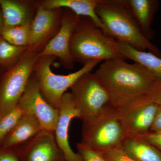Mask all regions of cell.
Wrapping results in <instances>:
<instances>
[{
	"label": "cell",
	"mask_w": 161,
	"mask_h": 161,
	"mask_svg": "<svg viewBox=\"0 0 161 161\" xmlns=\"http://www.w3.org/2000/svg\"><path fill=\"white\" fill-rule=\"evenodd\" d=\"M93 74L115 108L126 106L145 95L158 79L144 67L123 59L104 61Z\"/></svg>",
	"instance_id": "obj_1"
},
{
	"label": "cell",
	"mask_w": 161,
	"mask_h": 161,
	"mask_svg": "<svg viewBox=\"0 0 161 161\" xmlns=\"http://www.w3.org/2000/svg\"><path fill=\"white\" fill-rule=\"evenodd\" d=\"M95 11L108 36L139 50L147 49L161 58L158 48L141 32L126 0H98Z\"/></svg>",
	"instance_id": "obj_2"
},
{
	"label": "cell",
	"mask_w": 161,
	"mask_h": 161,
	"mask_svg": "<svg viewBox=\"0 0 161 161\" xmlns=\"http://www.w3.org/2000/svg\"><path fill=\"white\" fill-rule=\"evenodd\" d=\"M70 51L75 62L83 65L94 61L123 59L117 41L108 36L90 18L80 17L71 37Z\"/></svg>",
	"instance_id": "obj_3"
},
{
	"label": "cell",
	"mask_w": 161,
	"mask_h": 161,
	"mask_svg": "<svg viewBox=\"0 0 161 161\" xmlns=\"http://www.w3.org/2000/svg\"><path fill=\"white\" fill-rule=\"evenodd\" d=\"M80 143L101 153L122 147L127 137L119 109L112 107L89 120L83 122Z\"/></svg>",
	"instance_id": "obj_4"
},
{
	"label": "cell",
	"mask_w": 161,
	"mask_h": 161,
	"mask_svg": "<svg viewBox=\"0 0 161 161\" xmlns=\"http://www.w3.org/2000/svg\"><path fill=\"white\" fill-rule=\"evenodd\" d=\"M56 59L53 56L38 57L33 75L43 98L52 107L58 109L61 98L67 90L84 74L91 72L101 61H92L74 73L59 75L54 73L51 68Z\"/></svg>",
	"instance_id": "obj_5"
},
{
	"label": "cell",
	"mask_w": 161,
	"mask_h": 161,
	"mask_svg": "<svg viewBox=\"0 0 161 161\" xmlns=\"http://www.w3.org/2000/svg\"><path fill=\"white\" fill-rule=\"evenodd\" d=\"M39 52L28 47L13 66L0 77V115L14 109L33 74Z\"/></svg>",
	"instance_id": "obj_6"
},
{
	"label": "cell",
	"mask_w": 161,
	"mask_h": 161,
	"mask_svg": "<svg viewBox=\"0 0 161 161\" xmlns=\"http://www.w3.org/2000/svg\"><path fill=\"white\" fill-rule=\"evenodd\" d=\"M70 89L82 122L95 118L112 107L106 91L93 73L84 74Z\"/></svg>",
	"instance_id": "obj_7"
},
{
	"label": "cell",
	"mask_w": 161,
	"mask_h": 161,
	"mask_svg": "<svg viewBox=\"0 0 161 161\" xmlns=\"http://www.w3.org/2000/svg\"><path fill=\"white\" fill-rule=\"evenodd\" d=\"M18 105L24 113H30L37 119L42 130L54 133L59 110L52 107L43 98L33 75Z\"/></svg>",
	"instance_id": "obj_8"
},
{
	"label": "cell",
	"mask_w": 161,
	"mask_h": 161,
	"mask_svg": "<svg viewBox=\"0 0 161 161\" xmlns=\"http://www.w3.org/2000/svg\"><path fill=\"white\" fill-rule=\"evenodd\" d=\"M61 26L59 31L50 40L38 57L53 56L68 69L74 68L75 61L70 51V43L74 29L79 22L80 16L68 9H64Z\"/></svg>",
	"instance_id": "obj_9"
},
{
	"label": "cell",
	"mask_w": 161,
	"mask_h": 161,
	"mask_svg": "<svg viewBox=\"0 0 161 161\" xmlns=\"http://www.w3.org/2000/svg\"><path fill=\"white\" fill-rule=\"evenodd\" d=\"M64 10L45 9L38 1L36 13L31 23L30 47L40 53L42 51L59 31Z\"/></svg>",
	"instance_id": "obj_10"
},
{
	"label": "cell",
	"mask_w": 161,
	"mask_h": 161,
	"mask_svg": "<svg viewBox=\"0 0 161 161\" xmlns=\"http://www.w3.org/2000/svg\"><path fill=\"white\" fill-rule=\"evenodd\" d=\"M20 161H64L54 133L42 130L29 142L15 149Z\"/></svg>",
	"instance_id": "obj_11"
},
{
	"label": "cell",
	"mask_w": 161,
	"mask_h": 161,
	"mask_svg": "<svg viewBox=\"0 0 161 161\" xmlns=\"http://www.w3.org/2000/svg\"><path fill=\"white\" fill-rule=\"evenodd\" d=\"M58 110L59 118L54 134L64 159L65 161H81L78 153H75L72 150L69 140V130L71 122L74 119H80V117L71 92L64 93Z\"/></svg>",
	"instance_id": "obj_12"
},
{
	"label": "cell",
	"mask_w": 161,
	"mask_h": 161,
	"mask_svg": "<svg viewBox=\"0 0 161 161\" xmlns=\"http://www.w3.org/2000/svg\"><path fill=\"white\" fill-rule=\"evenodd\" d=\"M159 106L149 103L119 109L127 137H139L150 132Z\"/></svg>",
	"instance_id": "obj_13"
},
{
	"label": "cell",
	"mask_w": 161,
	"mask_h": 161,
	"mask_svg": "<svg viewBox=\"0 0 161 161\" xmlns=\"http://www.w3.org/2000/svg\"><path fill=\"white\" fill-rule=\"evenodd\" d=\"M38 5V1L0 0L4 28L31 23Z\"/></svg>",
	"instance_id": "obj_14"
},
{
	"label": "cell",
	"mask_w": 161,
	"mask_h": 161,
	"mask_svg": "<svg viewBox=\"0 0 161 161\" xmlns=\"http://www.w3.org/2000/svg\"><path fill=\"white\" fill-rule=\"evenodd\" d=\"M42 130L39 121L33 115L23 113L0 145V149L14 150L29 142Z\"/></svg>",
	"instance_id": "obj_15"
},
{
	"label": "cell",
	"mask_w": 161,
	"mask_h": 161,
	"mask_svg": "<svg viewBox=\"0 0 161 161\" xmlns=\"http://www.w3.org/2000/svg\"><path fill=\"white\" fill-rule=\"evenodd\" d=\"M126 1L141 32L145 38L150 41L154 35L151 25L159 3L157 0Z\"/></svg>",
	"instance_id": "obj_16"
},
{
	"label": "cell",
	"mask_w": 161,
	"mask_h": 161,
	"mask_svg": "<svg viewBox=\"0 0 161 161\" xmlns=\"http://www.w3.org/2000/svg\"><path fill=\"white\" fill-rule=\"evenodd\" d=\"M39 2L45 9H68L78 16L90 18L101 29L102 27L95 11L98 0H43Z\"/></svg>",
	"instance_id": "obj_17"
},
{
	"label": "cell",
	"mask_w": 161,
	"mask_h": 161,
	"mask_svg": "<svg viewBox=\"0 0 161 161\" xmlns=\"http://www.w3.org/2000/svg\"><path fill=\"white\" fill-rule=\"evenodd\" d=\"M121 54L147 69L157 79L161 80V58L150 52L135 49L125 43L117 41Z\"/></svg>",
	"instance_id": "obj_18"
},
{
	"label": "cell",
	"mask_w": 161,
	"mask_h": 161,
	"mask_svg": "<svg viewBox=\"0 0 161 161\" xmlns=\"http://www.w3.org/2000/svg\"><path fill=\"white\" fill-rule=\"evenodd\" d=\"M122 147L136 161H161V151L140 137H127Z\"/></svg>",
	"instance_id": "obj_19"
},
{
	"label": "cell",
	"mask_w": 161,
	"mask_h": 161,
	"mask_svg": "<svg viewBox=\"0 0 161 161\" xmlns=\"http://www.w3.org/2000/svg\"><path fill=\"white\" fill-rule=\"evenodd\" d=\"M28 47L14 46L0 36V71H6L13 66Z\"/></svg>",
	"instance_id": "obj_20"
},
{
	"label": "cell",
	"mask_w": 161,
	"mask_h": 161,
	"mask_svg": "<svg viewBox=\"0 0 161 161\" xmlns=\"http://www.w3.org/2000/svg\"><path fill=\"white\" fill-rule=\"evenodd\" d=\"M31 23L4 28L1 36L8 43L14 46L29 47Z\"/></svg>",
	"instance_id": "obj_21"
},
{
	"label": "cell",
	"mask_w": 161,
	"mask_h": 161,
	"mask_svg": "<svg viewBox=\"0 0 161 161\" xmlns=\"http://www.w3.org/2000/svg\"><path fill=\"white\" fill-rule=\"evenodd\" d=\"M23 110L18 105L10 112L0 115V145L23 115Z\"/></svg>",
	"instance_id": "obj_22"
},
{
	"label": "cell",
	"mask_w": 161,
	"mask_h": 161,
	"mask_svg": "<svg viewBox=\"0 0 161 161\" xmlns=\"http://www.w3.org/2000/svg\"><path fill=\"white\" fill-rule=\"evenodd\" d=\"M149 103L161 105V80L156 81L145 95L126 107Z\"/></svg>",
	"instance_id": "obj_23"
},
{
	"label": "cell",
	"mask_w": 161,
	"mask_h": 161,
	"mask_svg": "<svg viewBox=\"0 0 161 161\" xmlns=\"http://www.w3.org/2000/svg\"><path fill=\"white\" fill-rule=\"evenodd\" d=\"M99 153L108 161H137L128 155L122 147L110 149Z\"/></svg>",
	"instance_id": "obj_24"
},
{
	"label": "cell",
	"mask_w": 161,
	"mask_h": 161,
	"mask_svg": "<svg viewBox=\"0 0 161 161\" xmlns=\"http://www.w3.org/2000/svg\"><path fill=\"white\" fill-rule=\"evenodd\" d=\"M77 148L81 161H108L100 153L85 147L80 142L77 144Z\"/></svg>",
	"instance_id": "obj_25"
},
{
	"label": "cell",
	"mask_w": 161,
	"mask_h": 161,
	"mask_svg": "<svg viewBox=\"0 0 161 161\" xmlns=\"http://www.w3.org/2000/svg\"><path fill=\"white\" fill-rule=\"evenodd\" d=\"M161 151V132H149L139 136Z\"/></svg>",
	"instance_id": "obj_26"
},
{
	"label": "cell",
	"mask_w": 161,
	"mask_h": 161,
	"mask_svg": "<svg viewBox=\"0 0 161 161\" xmlns=\"http://www.w3.org/2000/svg\"><path fill=\"white\" fill-rule=\"evenodd\" d=\"M0 161H20L14 150L0 149Z\"/></svg>",
	"instance_id": "obj_27"
},
{
	"label": "cell",
	"mask_w": 161,
	"mask_h": 161,
	"mask_svg": "<svg viewBox=\"0 0 161 161\" xmlns=\"http://www.w3.org/2000/svg\"><path fill=\"white\" fill-rule=\"evenodd\" d=\"M161 132V105L159 106L150 130V132Z\"/></svg>",
	"instance_id": "obj_28"
},
{
	"label": "cell",
	"mask_w": 161,
	"mask_h": 161,
	"mask_svg": "<svg viewBox=\"0 0 161 161\" xmlns=\"http://www.w3.org/2000/svg\"><path fill=\"white\" fill-rule=\"evenodd\" d=\"M4 28V25L3 15H2V11H1V10H0V36H1V35H2V32H3Z\"/></svg>",
	"instance_id": "obj_29"
},
{
	"label": "cell",
	"mask_w": 161,
	"mask_h": 161,
	"mask_svg": "<svg viewBox=\"0 0 161 161\" xmlns=\"http://www.w3.org/2000/svg\"><path fill=\"white\" fill-rule=\"evenodd\" d=\"M3 72H4L0 71V77H1V75H2V74H3Z\"/></svg>",
	"instance_id": "obj_30"
},
{
	"label": "cell",
	"mask_w": 161,
	"mask_h": 161,
	"mask_svg": "<svg viewBox=\"0 0 161 161\" xmlns=\"http://www.w3.org/2000/svg\"></svg>",
	"instance_id": "obj_31"
}]
</instances>
